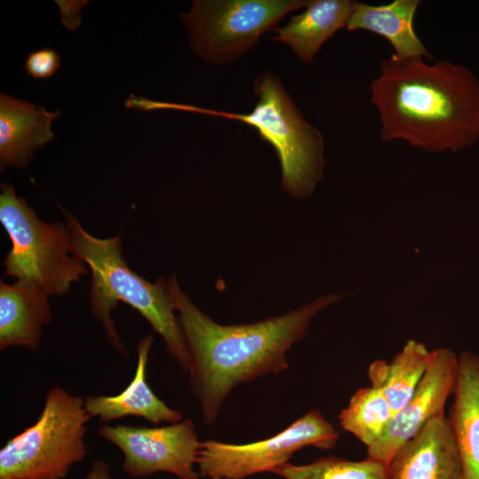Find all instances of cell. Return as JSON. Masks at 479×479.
Listing matches in <instances>:
<instances>
[{
  "label": "cell",
  "instance_id": "cell-22",
  "mask_svg": "<svg viewBox=\"0 0 479 479\" xmlns=\"http://www.w3.org/2000/svg\"><path fill=\"white\" fill-rule=\"evenodd\" d=\"M60 9L61 21L66 27L75 30L81 24V10L88 1H55Z\"/></svg>",
  "mask_w": 479,
  "mask_h": 479
},
{
  "label": "cell",
  "instance_id": "cell-13",
  "mask_svg": "<svg viewBox=\"0 0 479 479\" xmlns=\"http://www.w3.org/2000/svg\"><path fill=\"white\" fill-rule=\"evenodd\" d=\"M153 338L145 335L137 344V362L132 381L118 395L93 396L84 398V407L90 418L106 423L127 416H137L152 423H176L183 420L178 410L161 400L146 381V366Z\"/></svg>",
  "mask_w": 479,
  "mask_h": 479
},
{
  "label": "cell",
  "instance_id": "cell-16",
  "mask_svg": "<svg viewBox=\"0 0 479 479\" xmlns=\"http://www.w3.org/2000/svg\"><path fill=\"white\" fill-rule=\"evenodd\" d=\"M419 0H394L382 5L353 2L346 28L368 30L385 37L399 59L424 58L431 61L433 56L415 33L413 19Z\"/></svg>",
  "mask_w": 479,
  "mask_h": 479
},
{
  "label": "cell",
  "instance_id": "cell-20",
  "mask_svg": "<svg viewBox=\"0 0 479 479\" xmlns=\"http://www.w3.org/2000/svg\"><path fill=\"white\" fill-rule=\"evenodd\" d=\"M271 473L283 479H390L388 465L368 458L352 461L328 456L305 465L287 462Z\"/></svg>",
  "mask_w": 479,
  "mask_h": 479
},
{
  "label": "cell",
  "instance_id": "cell-11",
  "mask_svg": "<svg viewBox=\"0 0 479 479\" xmlns=\"http://www.w3.org/2000/svg\"><path fill=\"white\" fill-rule=\"evenodd\" d=\"M390 479H465L445 415L428 420L388 465Z\"/></svg>",
  "mask_w": 479,
  "mask_h": 479
},
{
  "label": "cell",
  "instance_id": "cell-2",
  "mask_svg": "<svg viewBox=\"0 0 479 479\" xmlns=\"http://www.w3.org/2000/svg\"><path fill=\"white\" fill-rule=\"evenodd\" d=\"M370 90L382 140H404L428 153L479 141V81L461 64L392 54L381 61Z\"/></svg>",
  "mask_w": 479,
  "mask_h": 479
},
{
  "label": "cell",
  "instance_id": "cell-3",
  "mask_svg": "<svg viewBox=\"0 0 479 479\" xmlns=\"http://www.w3.org/2000/svg\"><path fill=\"white\" fill-rule=\"evenodd\" d=\"M62 212L71 233L73 253L91 272L89 300L92 314L101 323L110 345L128 357L112 318L122 301L149 322L181 369L188 372L189 353L168 279L160 277L153 283L132 271L123 256L120 233L106 239L95 237L69 211L62 208Z\"/></svg>",
  "mask_w": 479,
  "mask_h": 479
},
{
  "label": "cell",
  "instance_id": "cell-23",
  "mask_svg": "<svg viewBox=\"0 0 479 479\" xmlns=\"http://www.w3.org/2000/svg\"><path fill=\"white\" fill-rule=\"evenodd\" d=\"M111 468L109 465L101 459L92 462L85 479H111Z\"/></svg>",
  "mask_w": 479,
  "mask_h": 479
},
{
  "label": "cell",
  "instance_id": "cell-12",
  "mask_svg": "<svg viewBox=\"0 0 479 479\" xmlns=\"http://www.w3.org/2000/svg\"><path fill=\"white\" fill-rule=\"evenodd\" d=\"M61 111H47L43 106L1 93L0 95V167L27 169L36 150L54 138L51 130Z\"/></svg>",
  "mask_w": 479,
  "mask_h": 479
},
{
  "label": "cell",
  "instance_id": "cell-18",
  "mask_svg": "<svg viewBox=\"0 0 479 479\" xmlns=\"http://www.w3.org/2000/svg\"><path fill=\"white\" fill-rule=\"evenodd\" d=\"M433 357L426 346L410 340L388 363L374 360L368 367L371 386L379 389L389 400L394 413L411 398Z\"/></svg>",
  "mask_w": 479,
  "mask_h": 479
},
{
  "label": "cell",
  "instance_id": "cell-1",
  "mask_svg": "<svg viewBox=\"0 0 479 479\" xmlns=\"http://www.w3.org/2000/svg\"><path fill=\"white\" fill-rule=\"evenodd\" d=\"M173 294L189 353V387L212 426L228 395L238 386L288 368L287 350L305 334L311 319L345 294L323 295L284 315L250 324L221 325L200 310L180 288Z\"/></svg>",
  "mask_w": 479,
  "mask_h": 479
},
{
  "label": "cell",
  "instance_id": "cell-24",
  "mask_svg": "<svg viewBox=\"0 0 479 479\" xmlns=\"http://www.w3.org/2000/svg\"><path fill=\"white\" fill-rule=\"evenodd\" d=\"M197 479H200V478H197ZM207 479H220V478L208 477Z\"/></svg>",
  "mask_w": 479,
  "mask_h": 479
},
{
  "label": "cell",
  "instance_id": "cell-15",
  "mask_svg": "<svg viewBox=\"0 0 479 479\" xmlns=\"http://www.w3.org/2000/svg\"><path fill=\"white\" fill-rule=\"evenodd\" d=\"M453 402L447 418L465 479H479V356L463 351L458 357Z\"/></svg>",
  "mask_w": 479,
  "mask_h": 479
},
{
  "label": "cell",
  "instance_id": "cell-9",
  "mask_svg": "<svg viewBox=\"0 0 479 479\" xmlns=\"http://www.w3.org/2000/svg\"><path fill=\"white\" fill-rule=\"evenodd\" d=\"M98 435L121 450L130 476L168 472L179 479L199 478L194 467L200 441L191 419L153 428L103 424Z\"/></svg>",
  "mask_w": 479,
  "mask_h": 479
},
{
  "label": "cell",
  "instance_id": "cell-5",
  "mask_svg": "<svg viewBox=\"0 0 479 479\" xmlns=\"http://www.w3.org/2000/svg\"><path fill=\"white\" fill-rule=\"evenodd\" d=\"M0 222L12 247L4 260V275L29 283L48 296L67 294L72 283L89 272L73 253L67 225L41 220L11 184H1Z\"/></svg>",
  "mask_w": 479,
  "mask_h": 479
},
{
  "label": "cell",
  "instance_id": "cell-4",
  "mask_svg": "<svg viewBox=\"0 0 479 479\" xmlns=\"http://www.w3.org/2000/svg\"><path fill=\"white\" fill-rule=\"evenodd\" d=\"M253 90L257 101L247 114L169 102H160L158 107L209 114L255 128L278 156L281 188L296 199L310 196L322 179L326 165L321 133L308 122L277 75L268 70L260 73Z\"/></svg>",
  "mask_w": 479,
  "mask_h": 479
},
{
  "label": "cell",
  "instance_id": "cell-6",
  "mask_svg": "<svg viewBox=\"0 0 479 479\" xmlns=\"http://www.w3.org/2000/svg\"><path fill=\"white\" fill-rule=\"evenodd\" d=\"M84 398L51 388L36 421L0 451V479H64L87 455Z\"/></svg>",
  "mask_w": 479,
  "mask_h": 479
},
{
  "label": "cell",
  "instance_id": "cell-21",
  "mask_svg": "<svg viewBox=\"0 0 479 479\" xmlns=\"http://www.w3.org/2000/svg\"><path fill=\"white\" fill-rule=\"evenodd\" d=\"M61 64L60 56L51 48L31 52L26 60L27 73L34 78H50L56 74Z\"/></svg>",
  "mask_w": 479,
  "mask_h": 479
},
{
  "label": "cell",
  "instance_id": "cell-8",
  "mask_svg": "<svg viewBox=\"0 0 479 479\" xmlns=\"http://www.w3.org/2000/svg\"><path fill=\"white\" fill-rule=\"evenodd\" d=\"M339 437V431L316 409L277 435L257 442L235 444L214 439L200 441L196 466L203 476L245 479L271 472L306 446L329 450Z\"/></svg>",
  "mask_w": 479,
  "mask_h": 479
},
{
  "label": "cell",
  "instance_id": "cell-10",
  "mask_svg": "<svg viewBox=\"0 0 479 479\" xmlns=\"http://www.w3.org/2000/svg\"><path fill=\"white\" fill-rule=\"evenodd\" d=\"M458 357L449 349L433 350L431 362L407 403L396 412L381 437L366 448V458L386 465L399 449L431 419L444 415L447 399L453 394Z\"/></svg>",
  "mask_w": 479,
  "mask_h": 479
},
{
  "label": "cell",
  "instance_id": "cell-14",
  "mask_svg": "<svg viewBox=\"0 0 479 479\" xmlns=\"http://www.w3.org/2000/svg\"><path fill=\"white\" fill-rule=\"evenodd\" d=\"M48 295L36 287L17 280L0 283V349L22 347L38 349L43 327L51 322Z\"/></svg>",
  "mask_w": 479,
  "mask_h": 479
},
{
  "label": "cell",
  "instance_id": "cell-7",
  "mask_svg": "<svg viewBox=\"0 0 479 479\" xmlns=\"http://www.w3.org/2000/svg\"><path fill=\"white\" fill-rule=\"evenodd\" d=\"M309 0H195L181 14L190 45L214 65L235 61L251 51L263 35L276 30L289 12Z\"/></svg>",
  "mask_w": 479,
  "mask_h": 479
},
{
  "label": "cell",
  "instance_id": "cell-17",
  "mask_svg": "<svg viewBox=\"0 0 479 479\" xmlns=\"http://www.w3.org/2000/svg\"><path fill=\"white\" fill-rule=\"evenodd\" d=\"M353 2L350 0H309L304 11L278 27L274 41L291 48L305 65L339 29L346 28Z\"/></svg>",
  "mask_w": 479,
  "mask_h": 479
},
{
  "label": "cell",
  "instance_id": "cell-19",
  "mask_svg": "<svg viewBox=\"0 0 479 479\" xmlns=\"http://www.w3.org/2000/svg\"><path fill=\"white\" fill-rule=\"evenodd\" d=\"M394 415L387 397L370 387L357 389L338 416L342 428L362 442L366 448L376 442Z\"/></svg>",
  "mask_w": 479,
  "mask_h": 479
}]
</instances>
